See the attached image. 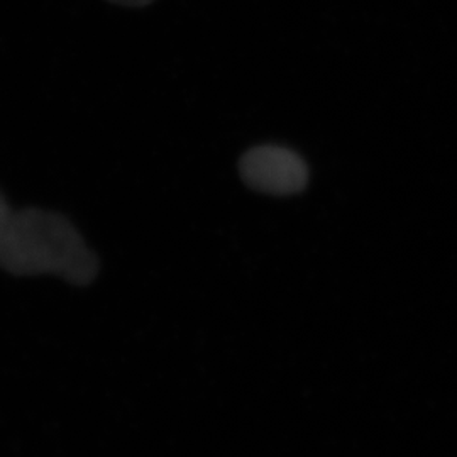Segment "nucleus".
Returning <instances> with one entry per match:
<instances>
[{
	"label": "nucleus",
	"mask_w": 457,
	"mask_h": 457,
	"mask_svg": "<svg viewBox=\"0 0 457 457\" xmlns=\"http://www.w3.org/2000/svg\"><path fill=\"white\" fill-rule=\"evenodd\" d=\"M0 270L12 277L53 275L87 287L100 262L63 213L26 207L14 211L0 243Z\"/></svg>",
	"instance_id": "f257e3e1"
},
{
	"label": "nucleus",
	"mask_w": 457,
	"mask_h": 457,
	"mask_svg": "<svg viewBox=\"0 0 457 457\" xmlns=\"http://www.w3.org/2000/svg\"><path fill=\"white\" fill-rule=\"evenodd\" d=\"M245 185L268 195H296L307 188L309 166L292 149L264 145L249 149L239 162Z\"/></svg>",
	"instance_id": "f03ea898"
},
{
	"label": "nucleus",
	"mask_w": 457,
	"mask_h": 457,
	"mask_svg": "<svg viewBox=\"0 0 457 457\" xmlns=\"http://www.w3.org/2000/svg\"><path fill=\"white\" fill-rule=\"evenodd\" d=\"M14 211H16V209L11 207L7 196L4 195V192L0 190V243H2V239H4L5 228L9 226V220H11Z\"/></svg>",
	"instance_id": "7ed1b4c3"
},
{
	"label": "nucleus",
	"mask_w": 457,
	"mask_h": 457,
	"mask_svg": "<svg viewBox=\"0 0 457 457\" xmlns=\"http://www.w3.org/2000/svg\"><path fill=\"white\" fill-rule=\"evenodd\" d=\"M109 2L119 4V5H126V7H146L154 0H109Z\"/></svg>",
	"instance_id": "20e7f679"
}]
</instances>
